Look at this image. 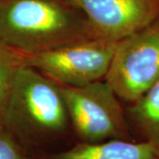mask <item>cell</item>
<instances>
[{
    "label": "cell",
    "mask_w": 159,
    "mask_h": 159,
    "mask_svg": "<svg viewBox=\"0 0 159 159\" xmlns=\"http://www.w3.org/2000/svg\"><path fill=\"white\" fill-rule=\"evenodd\" d=\"M0 159H26L16 137L0 126Z\"/></svg>",
    "instance_id": "cell-10"
},
{
    "label": "cell",
    "mask_w": 159,
    "mask_h": 159,
    "mask_svg": "<svg viewBox=\"0 0 159 159\" xmlns=\"http://www.w3.org/2000/svg\"><path fill=\"white\" fill-rule=\"evenodd\" d=\"M104 80L120 100L133 103L159 80V18L117 42Z\"/></svg>",
    "instance_id": "cell-5"
},
{
    "label": "cell",
    "mask_w": 159,
    "mask_h": 159,
    "mask_svg": "<svg viewBox=\"0 0 159 159\" xmlns=\"http://www.w3.org/2000/svg\"><path fill=\"white\" fill-rule=\"evenodd\" d=\"M57 85L70 122L83 142L126 140L128 128L120 99L104 80L78 87Z\"/></svg>",
    "instance_id": "cell-4"
},
{
    "label": "cell",
    "mask_w": 159,
    "mask_h": 159,
    "mask_svg": "<svg viewBox=\"0 0 159 159\" xmlns=\"http://www.w3.org/2000/svg\"><path fill=\"white\" fill-rule=\"evenodd\" d=\"M116 43L89 37L48 51L20 55L24 66L37 70L57 84L78 87L104 80Z\"/></svg>",
    "instance_id": "cell-3"
},
{
    "label": "cell",
    "mask_w": 159,
    "mask_h": 159,
    "mask_svg": "<svg viewBox=\"0 0 159 159\" xmlns=\"http://www.w3.org/2000/svg\"><path fill=\"white\" fill-rule=\"evenodd\" d=\"M43 159H159V146L147 140L140 142L125 139L82 142Z\"/></svg>",
    "instance_id": "cell-7"
},
{
    "label": "cell",
    "mask_w": 159,
    "mask_h": 159,
    "mask_svg": "<svg viewBox=\"0 0 159 159\" xmlns=\"http://www.w3.org/2000/svg\"><path fill=\"white\" fill-rule=\"evenodd\" d=\"M70 122L59 86L37 70L22 66L6 107L3 126L14 135H46Z\"/></svg>",
    "instance_id": "cell-2"
},
{
    "label": "cell",
    "mask_w": 159,
    "mask_h": 159,
    "mask_svg": "<svg viewBox=\"0 0 159 159\" xmlns=\"http://www.w3.org/2000/svg\"><path fill=\"white\" fill-rule=\"evenodd\" d=\"M131 104L129 113L134 122L147 141L159 146V80Z\"/></svg>",
    "instance_id": "cell-8"
},
{
    "label": "cell",
    "mask_w": 159,
    "mask_h": 159,
    "mask_svg": "<svg viewBox=\"0 0 159 159\" xmlns=\"http://www.w3.org/2000/svg\"><path fill=\"white\" fill-rule=\"evenodd\" d=\"M85 15L93 37L119 42L159 18V0H69Z\"/></svg>",
    "instance_id": "cell-6"
},
{
    "label": "cell",
    "mask_w": 159,
    "mask_h": 159,
    "mask_svg": "<svg viewBox=\"0 0 159 159\" xmlns=\"http://www.w3.org/2000/svg\"><path fill=\"white\" fill-rule=\"evenodd\" d=\"M26 159H28V158H26Z\"/></svg>",
    "instance_id": "cell-11"
},
{
    "label": "cell",
    "mask_w": 159,
    "mask_h": 159,
    "mask_svg": "<svg viewBox=\"0 0 159 159\" xmlns=\"http://www.w3.org/2000/svg\"><path fill=\"white\" fill-rule=\"evenodd\" d=\"M93 37L69 0H0V43L21 55Z\"/></svg>",
    "instance_id": "cell-1"
},
{
    "label": "cell",
    "mask_w": 159,
    "mask_h": 159,
    "mask_svg": "<svg viewBox=\"0 0 159 159\" xmlns=\"http://www.w3.org/2000/svg\"><path fill=\"white\" fill-rule=\"evenodd\" d=\"M22 66L21 55L0 43V126H3L6 107Z\"/></svg>",
    "instance_id": "cell-9"
}]
</instances>
